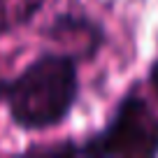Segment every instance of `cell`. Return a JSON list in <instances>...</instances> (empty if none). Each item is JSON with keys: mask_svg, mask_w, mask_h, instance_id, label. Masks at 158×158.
<instances>
[{"mask_svg": "<svg viewBox=\"0 0 158 158\" xmlns=\"http://www.w3.org/2000/svg\"><path fill=\"white\" fill-rule=\"evenodd\" d=\"M79 93L77 65L70 54H42L7 84L12 121L23 130L54 128L70 114Z\"/></svg>", "mask_w": 158, "mask_h": 158, "instance_id": "obj_1", "label": "cell"}, {"mask_svg": "<svg viewBox=\"0 0 158 158\" xmlns=\"http://www.w3.org/2000/svg\"><path fill=\"white\" fill-rule=\"evenodd\" d=\"M86 153H156L158 151V116L142 98L121 102L112 123L84 147Z\"/></svg>", "mask_w": 158, "mask_h": 158, "instance_id": "obj_2", "label": "cell"}, {"mask_svg": "<svg viewBox=\"0 0 158 158\" xmlns=\"http://www.w3.org/2000/svg\"><path fill=\"white\" fill-rule=\"evenodd\" d=\"M5 91H7V86H2V81H0V95L5 93Z\"/></svg>", "mask_w": 158, "mask_h": 158, "instance_id": "obj_3", "label": "cell"}, {"mask_svg": "<svg viewBox=\"0 0 158 158\" xmlns=\"http://www.w3.org/2000/svg\"><path fill=\"white\" fill-rule=\"evenodd\" d=\"M0 30H5V28H2V26H0Z\"/></svg>", "mask_w": 158, "mask_h": 158, "instance_id": "obj_4", "label": "cell"}]
</instances>
